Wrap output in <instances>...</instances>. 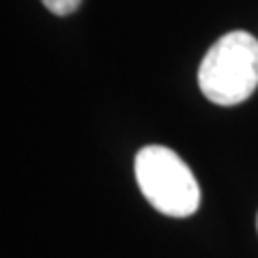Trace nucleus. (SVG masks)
Returning <instances> with one entry per match:
<instances>
[{
    "label": "nucleus",
    "instance_id": "obj_2",
    "mask_svg": "<svg viewBox=\"0 0 258 258\" xmlns=\"http://www.w3.org/2000/svg\"><path fill=\"white\" fill-rule=\"evenodd\" d=\"M136 181L142 196L168 217H189L200 207V187L189 166L172 149L151 144L136 153Z\"/></svg>",
    "mask_w": 258,
    "mask_h": 258
},
{
    "label": "nucleus",
    "instance_id": "obj_4",
    "mask_svg": "<svg viewBox=\"0 0 258 258\" xmlns=\"http://www.w3.org/2000/svg\"><path fill=\"white\" fill-rule=\"evenodd\" d=\"M256 228H258V217H256Z\"/></svg>",
    "mask_w": 258,
    "mask_h": 258
},
{
    "label": "nucleus",
    "instance_id": "obj_3",
    "mask_svg": "<svg viewBox=\"0 0 258 258\" xmlns=\"http://www.w3.org/2000/svg\"><path fill=\"white\" fill-rule=\"evenodd\" d=\"M41 3L54 15H71L74 11H78L82 0H41Z\"/></svg>",
    "mask_w": 258,
    "mask_h": 258
},
{
    "label": "nucleus",
    "instance_id": "obj_1",
    "mask_svg": "<svg viewBox=\"0 0 258 258\" xmlns=\"http://www.w3.org/2000/svg\"><path fill=\"white\" fill-rule=\"evenodd\" d=\"M200 91L217 106H237L258 86V39L245 30L226 32L198 67Z\"/></svg>",
    "mask_w": 258,
    "mask_h": 258
}]
</instances>
